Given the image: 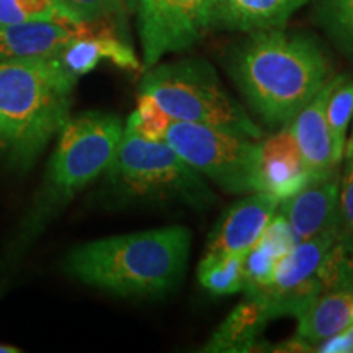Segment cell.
<instances>
[{"mask_svg": "<svg viewBox=\"0 0 353 353\" xmlns=\"http://www.w3.org/2000/svg\"><path fill=\"white\" fill-rule=\"evenodd\" d=\"M314 39L283 28L254 32L237 48L231 76L268 126L286 125L332 77Z\"/></svg>", "mask_w": 353, "mask_h": 353, "instance_id": "obj_1", "label": "cell"}, {"mask_svg": "<svg viewBox=\"0 0 353 353\" xmlns=\"http://www.w3.org/2000/svg\"><path fill=\"white\" fill-rule=\"evenodd\" d=\"M190 247L187 228H159L79 245L64 268L81 283L118 296H159L180 283Z\"/></svg>", "mask_w": 353, "mask_h": 353, "instance_id": "obj_2", "label": "cell"}, {"mask_svg": "<svg viewBox=\"0 0 353 353\" xmlns=\"http://www.w3.org/2000/svg\"><path fill=\"white\" fill-rule=\"evenodd\" d=\"M77 79L57 57L0 61V156L30 169L70 117Z\"/></svg>", "mask_w": 353, "mask_h": 353, "instance_id": "obj_3", "label": "cell"}, {"mask_svg": "<svg viewBox=\"0 0 353 353\" xmlns=\"http://www.w3.org/2000/svg\"><path fill=\"white\" fill-rule=\"evenodd\" d=\"M123 131L125 123L113 113L85 112L68 118L57 132L46 180L23 228L21 242L28 241L57 210L105 174L117 154Z\"/></svg>", "mask_w": 353, "mask_h": 353, "instance_id": "obj_4", "label": "cell"}, {"mask_svg": "<svg viewBox=\"0 0 353 353\" xmlns=\"http://www.w3.org/2000/svg\"><path fill=\"white\" fill-rule=\"evenodd\" d=\"M139 92L151 97L174 121L221 128L250 139L263 136L203 59H183L145 69Z\"/></svg>", "mask_w": 353, "mask_h": 353, "instance_id": "obj_5", "label": "cell"}, {"mask_svg": "<svg viewBox=\"0 0 353 353\" xmlns=\"http://www.w3.org/2000/svg\"><path fill=\"white\" fill-rule=\"evenodd\" d=\"M105 174L113 188L128 198L183 203L196 210L216 200L200 172L188 165L165 141L145 139L126 125Z\"/></svg>", "mask_w": 353, "mask_h": 353, "instance_id": "obj_6", "label": "cell"}, {"mask_svg": "<svg viewBox=\"0 0 353 353\" xmlns=\"http://www.w3.org/2000/svg\"><path fill=\"white\" fill-rule=\"evenodd\" d=\"M164 141L228 193H255L259 143L221 128L172 121Z\"/></svg>", "mask_w": 353, "mask_h": 353, "instance_id": "obj_7", "label": "cell"}, {"mask_svg": "<svg viewBox=\"0 0 353 353\" xmlns=\"http://www.w3.org/2000/svg\"><path fill=\"white\" fill-rule=\"evenodd\" d=\"M216 0H139L138 34L143 68L187 51L211 30Z\"/></svg>", "mask_w": 353, "mask_h": 353, "instance_id": "obj_8", "label": "cell"}, {"mask_svg": "<svg viewBox=\"0 0 353 353\" xmlns=\"http://www.w3.org/2000/svg\"><path fill=\"white\" fill-rule=\"evenodd\" d=\"M309 183H312L311 172L299 151L290 123H286L276 134L259 143L255 192L270 193L283 201L296 195Z\"/></svg>", "mask_w": 353, "mask_h": 353, "instance_id": "obj_9", "label": "cell"}, {"mask_svg": "<svg viewBox=\"0 0 353 353\" xmlns=\"http://www.w3.org/2000/svg\"><path fill=\"white\" fill-rule=\"evenodd\" d=\"M280 200L270 193L255 192L224 211L211 232L206 254L247 257L263 229L276 214Z\"/></svg>", "mask_w": 353, "mask_h": 353, "instance_id": "obj_10", "label": "cell"}, {"mask_svg": "<svg viewBox=\"0 0 353 353\" xmlns=\"http://www.w3.org/2000/svg\"><path fill=\"white\" fill-rule=\"evenodd\" d=\"M57 59L76 79L92 72L101 61H110L125 70L143 68L134 50L118 37L110 20L85 21L82 33L61 51Z\"/></svg>", "mask_w": 353, "mask_h": 353, "instance_id": "obj_11", "label": "cell"}, {"mask_svg": "<svg viewBox=\"0 0 353 353\" xmlns=\"http://www.w3.org/2000/svg\"><path fill=\"white\" fill-rule=\"evenodd\" d=\"M335 83V76L322 85L317 94L307 101L290 123L299 151L303 154L312 182L337 174L339 162L335 161L332 138L327 125V100Z\"/></svg>", "mask_w": 353, "mask_h": 353, "instance_id": "obj_12", "label": "cell"}, {"mask_svg": "<svg viewBox=\"0 0 353 353\" xmlns=\"http://www.w3.org/2000/svg\"><path fill=\"white\" fill-rule=\"evenodd\" d=\"M85 21L68 19L28 20L0 25V61L57 57L82 33Z\"/></svg>", "mask_w": 353, "mask_h": 353, "instance_id": "obj_13", "label": "cell"}, {"mask_svg": "<svg viewBox=\"0 0 353 353\" xmlns=\"http://www.w3.org/2000/svg\"><path fill=\"white\" fill-rule=\"evenodd\" d=\"M296 242H304L341 226L337 174L309 183L280 203Z\"/></svg>", "mask_w": 353, "mask_h": 353, "instance_id": "obj_14", "label": "cell"}, {"mask_svg": "<svg viewBox=\"0 0 353 353\" xmlns=\"http://www.w3.org/2000/svg\"><path fill=\"white\" fill-rule=\"evenodd\" d=\"M311 0H216L211 30L263 32L281 28Z\"/></svg>", "mask_w": 353, "mask_h": 353, "instance_id": "obj_15", "label": "cell"}, {"mask_svg": "<svg viewBox=\"0 0 353 353\" xmlns=\"http://www.w3.org/2000/svg\"><path fill=\"white\" fill-rule=\"evenodd\" d=\"M268 321H272V314L267 299L260 294H247L244 301L214 330L203 352L252 350Z\"/></svg>", "mask_w": 353, "mask_h": 353, "instance_id": "obj_16", "label": "cell"}, {"mask_svg": "<svg viewBox=\"0 0 353 353\" xmlns=\"http://www.w3.org/2000/svg\"><path fill=\"white\" fill-rule=\"evenodd\" d=\"M294 234L291 231L290 223L283 214H275L262 236L255 242L252 249L247 254L244 262V291L255 293V291L270 285L273 273L281 259L296 245Z\"/></svg>", "mask_w": 353, "mask_h": 353, "instance_id": "obj_17", "label": "cell"}, {"mask_svg": "<svg viewBox=\"0 0 353 353\" xmlns=\"http://www.w3.org/2000/svg\"><path fill=\"white\" fill-rule=\"evenodd\" d=\"M353 290H330L319 294L298 314L296 337L309 345L322 343L352 324Z\"/></svg>", "mask_w": 353, "mask_h": 353, "instance_id": "obj_18", "label": "cell"}, {"mask_svg": "<svg viewBox=\"0 0 353 353\" xmlns=\"http://www.w3.org/2000/svg\"><path fill=\"white\" fill-rule=\"evenodd\" d=\"M245 257L237 255H205L198 265V280L203 288L216 296L244 291Z\"/></svg>", "mask_w": 353, "mask_h": 353, "instance_id": "obj_19", "label": "cell"}, {"mask_svg": "<svg viewBox=\"0 0 353 353\" xmlns=\"http://www.w3.org/2000/svg\"><path fill=\"white\" fill-rule=\"evenodd\" d=\"M325 113H327L335 161L341 164L347 143V131L353 118V79L335 76V83L330 90Z\"/></svg>", "mask_w": 353, "mask_h": 353, "instance_id": "obj_20", "label": "cell"}, {"mask_svg": "<svg viewBox=\"0 0 353 353\" xmlns=\"http://www.w3.org/2000/svg\"><path fill=\"white\" fill-rule=\"evenodd\" d=\"M317 20L343 51L353 54V0H322Z\"/></svg>", "mask_w": 353, "mask_h": 353, "instance_id": "obj_21", "label": "cell"}, {"mask_svg": "<svg viewBox=\"0 0 353 353\" xmlns=\"http://www.w3.org/2000/svg\"><path fill=\"white\" fill-rule=\"evenodd\" d=\"M172 118L154 101L151 97L141 94L138 95L136 110L130 114L126 126L134 130L139 136L149 141H164L165 132L172 125Z\"/></svg>", "mask_w": 353, "mask_h": 353, "instance_id": "obj_22", "label": "cell"}, {"mask_svg": "<svg viewBox=\"0 0 353 353\" xmlns=\"http://www.w3.org/2000/svg\"><path fill=\"white\" fill-rule=\"evenodd\" d=\"M56 19L68 17L54 0H0V25Z\"/></svg>", "mask_w": 353, "mask_h": 353, "instance_id": "obj_23", "label": "cell"}, {"mask_svg": "<svg viewBox=\"0 0 353 353\" xmlns=\"http://www.w3.org/2000/svg\"><path fill=\"white\" fill-rule=\"evenodd\" d=\"M343 174L339 182V211H341V228L345 236L353 237V130L347 138L343 149Z\"/></svg>", "mask_w": 353, "mask_h": 353, "instance_id": "obj_24", "label": "cell"}, {"mask_svg": "<svg viewBox=\"0 0 353 353\" xmlns=\"http://www.w3.org/2000/svg\"><path fill=\"white\" fill-rule=\"evenodd\" d=\"M68 7L76 21L110 20L126 10L123 0H68Z\"/></svg>", "mask_w": 353, "mask_h": 353, "instance_id": "obj_25", "label": "cell"}, {"mask_svg": "<svg viewBox=\"0 0 353 353\" xmlns=\"http://www.w3.org/2000/svg\"><path fill=\"white\" fill-rule=\"evenodd\" d=\"M54 2L57 3V6H59V8L64 12V15L68 17L69 20H74L72 17H70V12H69V7H68V0H54ZM74 21H76V20H74Z\"/></svg>", "mask_w": 353, "mask_h": 353, "instance_id": "obj_26", "label": "cell"}, {"mask_svg": "<svg viewBox=\"0 0 353 353\" xmlns=\"http://www.w3.org/2000/svg\"><path fill=\"white\" fill-rule=\"evenodd\" d=\"M347 335V341H348V347H350V353L353 352V324L348 325V327L343 330Z\"/></svg>", "mask_w": 353, "mask_h": 353, "instance_id": "obj_27", "label": "cell"}, {"mask_svg": "<svg viewBox=\"0 0 353 353\" xmlns=\"http://www.w3.org/2000/svg\"><path fill=\"white\" fill-rule=\"evenodd\" d=\"M19 352H21L20 348L13 345H6V343H0V353H19Z\"/></svg>", "mask_w": 353, "mask_h": 353, "instance_id": "obj_28", "label": "cell"}, {"mask_svg": "<svg viewBox=\"0 0 353 353\" xmlns=\"http://www.w3.org/2000/svg\"><path fill=\"white\" fill-rule=\"evenodd\" d=\"M123 2H125V7H126L128 12H136L139 0H123Z\"/></svg>", "mask_w": 353, "mask_h": 353, "instance_id": "obj_29", "label": "cell"}, {"mask_svg": "<svg viewBox=\"0 0 353 353\" xmlns=\"http://www.w3.org/2000/svg\"><path fill=\"white\" fill-rule=\"evenodd\" d=\"M352 324H353V309H352Z\"/></svg>", "mask_w": 353, "mask_h": 353, "instance_id": "obj_30", "label": "cell"}]
</instances>
